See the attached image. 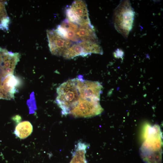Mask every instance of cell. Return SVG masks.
Returning <instances> with one entry per match:
<instances>
[{"label":"cell","mask_w":163,"mask_h":163,"mask_svg":"<svg viewBox=\"0 0 163 163\" xmlns=\"http://www.w3.org/2000/svg\"><path fill=\"white\" fill-rule=\"evenodd\" d=\"M82 77L69 80L57 88L56 102L62 115L89 117L103 111L100 103L102 85L98 82L85 80Z\"/></svg>","instance_id":"obj_1"},{"label":"cell","mask_w":163,"mask_h":163,"mask_svg":"<svg viewBox=\"0 0 163 163\" xmlns=\"http://www.w3.org/2000/svg\"><path fill=\"white\" fill-rule=\"evenodd\" d=\"M159 128H149L147 137L141 149L142 157L146 163H161V141Z\"/></svg>","instance_id":"obj_2"},{"label":"cell","mask_w":163,"mask_h":163,"mask_svg":"<svg viewBox=\"0 0 163 163\" xmlns=\"http://www.w3.org/2000/svg\"><path fill=\"white\" fill-rule=\"evenodd\" d=\"M135 14L129 0L121 1L114 10V27L125 38H127L132 28Z\"/></svg>","instance_id":"obj_3"},{"label":"cell","mask_w":163,"mask_h":163,"mask_svg":"<svg viewBox=\"0 0 163 163\" xmlns=\"http://www.w3.org/2000/svg\"><path fill=\"white\" fill-rule=\"evenodd\" d=\"M67 19L79 25L91 24L87 5L82 0H75L66 11Z\"/></svg>","instance_id":"obj_4"},{"label":"cell","mask_w":163,"mask_h":163,"mask_svg":"<svg viewBox=\"0 0 163 163\" xmlns=\"http://www.w3.org/2000/svg\"><path fill=\"white\" fill-rule=\"evenodd\" d=\"M20 55L0 47V80L9 75H12Z\"/></svg>","instance_id":"obj_5"},{"label":"cell","mask_w":163,"mask_h":163,"mask_svg":"<svg viewBox=\"0 0 163 163\" xmlns=\"http://www.w3.org/2000/svg\"><path fill=\"white\" fill-rule=\"evenodd\" d=\"M48 45L51 53L62 56L65 51L72 45V42L60 35L56 30H47Z\"/></svg>","instance_id":"obj_6"},{"label":"cell","mask_w":163,"mask_h":163,"mask_svg":"<svg viewBox=\"0 0 163 163\" xmlns=\"http://www.w3.org/2000/svg\"><path fill=\"white\" fill-rule=\"evenodd\" d=\"M19 81L13 74L0 80V99L11 100L14 97Z\"/></svg>","instance_id":"obj_7"},{"label":"cell","mask_w":163,"mask_h":163,"mask_svg":"<svg viewBox=\"0 0 163 163\" xmlns=\"http://www.w3.org/2000/svg\"><path fill=\"white\" fill-rule=\"evenodd\" d=\"M78 27V24L70 21L67 19H66L57 26L56 30L63 37L72 42L78 43L81 42L76 34Z\"/></svg>","instance_id":"obj_8"},{"label":"cell","mask_w":163,"mask_h":163,"mask_svg":"<svg viewBox=\"0 0 163 163\" xmlns=\"http://www.w3.org/2000/svg\"><path fill=\"white\" fill-rule=\"evenodd\" d=\"M76 34L81 41H89L98 43L93 27L91 24L79 25Z\"/></svg>","instance_id":"obj_9"},{"label":"cell","mask_w":163,"mask_h":163,"mask_svg":"<svg viewBox=\"0 0 163 163\" xmlns=\"http://www.w3.org/2000/svg\"><path fill=\"white\" fill-rule=\"evenodd\" d=\"M88 55L85 49L79 42L72 45L65 51L62 56L65 59H71L78 56L85 57Z\"/></svg>","instance_id":"obj_10"},{"label":"cell","mask_w":163,"mask_h":163,"mask_svg":"<svg viewBox=\"0 0 163 163\" xmlns=\"http://www.w3.org/2000/svg\"><path fill=\"white\" fill-rule=\"evenodd\" d=\"M87 147L84 143L78 142L75 147V151L70 163H87L85 154Z\"/></svg>","instance_id":"obj_11"},{"label":"cell","mask_w":163,"mask_h":163,"mask_svg":"<svg viewBox=\"0 0 163 163\" xmlns=\"http://www.w3.org/2000/svg\"><path fill=\"white\" fill-rule=\"evenodd\" d=\"M6 2L5 1L0 0V29L8 30L10 19L5 8Z\"/></svg>","instance_id":"obj_12"},{"label":"cell","mask_w":163,"mask_h":163,"mask_svg":"<svg viewBox=\"0 0 163 163\" xmlns=\"http://www.w3.org/2000/svg\"><path fill=\"white\" fill-rule=\"evenodd\" d=\"M115 57L117 58H122L123 56V52L121 49H118L114 53Z\"/></svg>","instance_id":"obj_13"}]
</instances>
